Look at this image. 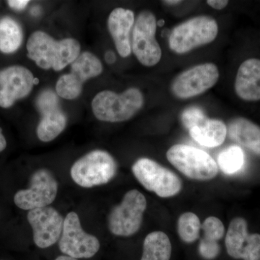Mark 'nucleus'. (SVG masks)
<instances>
[{
  "instance_id": "obj_1",
  "label": "nucleus",
  "mask_w": 260,
  "mask_h": 260,
  "mask_svg": "<svg viewBox=\"0 0 260 260\" xmlns=\"http://www.w3.org/2000/svg\"><path fill=\"white\" fill-rule=\"evenodd\" d=\"M28 57L44 70L60 71L80 56V45L73 39L56 41L43 31H36L26 45Z\"/></svg>"
},
{
  "instance_id": "obj_2",
  "label": "nucleus",
  "mask_w": 260,
  "mask_h": 260,
  "mask_svg": "<svg viewBox=\"0 0 260 260\" xmlns=\"http://www.w3.org/2000/svg\"><path fill=\"white\" fill-rule=\"evenodd\" d=\"M144 96L139 89L131 88L122 93L104 90L92 102L94 115L99 120L121 122L129 120L144 105Z\"/></svg>"
},
{
  "instance_id": "obj_3",
  "label": "nucleus",
  "mask_w": 260,
  "mask_h": 260,
  "mask_svg": "<svg viewBox=\"0 0 260 260\" xmlns=\"http://www.w3.org/2000/svg\"><path fill=\"white\" fill-rule=\"evenodd\" d=\"M218 34V24L208 15H198L174 27L169 38L171 50L184 54L214 42Z\"/></svg>"
},
{
  "instance_id": "obj_4",
  "label": "nucleus",
  "mask_w": 260,
  "mask_h": 260,
  "mask_svg": "<svg viewBox=\"0 0 260 260\" xmlns=\"http://www.w3.org/2000/svg\"><path fill=\"white\" fill-rule=\"evenodd\" d=\"M117 164L112 155L96 150L84 155L73 164L70 170L72 179L84 188L107 184L114 179Z\"/></svg>"
},
{
  "instance_id": "obj_5",
  "label": "nucleus",
  "mask_w": 260,
  "mask_h": 260,
  "mask_svg": "<svg viewBox=\"0 0 260 260\" xmlns=\"http://www.w3.org/2000/svg\"><path fill=\"white\" fill-rule=\"evenodd\" d=\"M167 158L181 174L193 180H211L218 173V164L209 154L189 145H173Z\"/></svg>"
},
{
  "instance_id": "obj_6",
  "label": "nucleus",
  "mask_w": 260,
  "mask_h": 260,
  "mask_svg": "<svg viewBox=\"0 0 260 260\" xmlns=\"http://www.w3.org/2000/svg\"><path fill=\"white\" fill-rule=\"evenodd\" d=\"M146 208L147 200L143 193L137 189L127 191L120 204L114 207L109 213V231L117 237L134 235L141 227Z\"/></svg>"
},
{
  "instance_id": "obj_7",
  "label": "nucleus",
  "mask_w": 260,
  "mask_h": 260,
  "mask_svg": "<svg viewBox=\"0 0 260 260\" xmlns=\"http://www.w3.org/2000/svg\"><path fill=\"white\" fill-rule=\"evenodd\" d=\"M135 178L147 190L160 198H172L182 188L181 179L170 169L148 158L138 159L132 167Z\"/></svg>"
},
{
  "instance_id": "obj_8",
  "label": "nucleus",
  "mask_w": 260,
  "mask_h": 260,
  "mask_svg": "<svg viewBox=\"0 0 260 260\" xmlns=\"http://www.w3.org/2000/svg\"><path fill=\"white\" fill-rule=\"evenodd\" d=\"M158 22L155 15L144 10L138 15L133 26L132 50L138 60L145 67H153L162 57V50L157 41Z\"/></svg>"
},
{
  "instance_id": "obj_9",
  "label": "nucleus",
  "mask_w": 260,
  "mask_h": 260,
  "mask_svg": "<svg viewBox=\"0 0 260 260\" xmlns=\"http://www.w3.org/2000/svg\"><path fill=\"white\" fill-rule=\"evenodd\" d=\"M100 246L97 237L83 230L78 214L70 212L67 215L59 240V249L63 254L75 259H88L97 254Z\"/></svg>"
},
{
  "instance_id": "obj_10",
  "label": "nucleus",
  "mask_w": 260,
  "mask_h": 260,
  "mask_svg": "<svg viewBox=\"0 0 260 260\" xmlns=\"http://www.w3.org/2000/svg\"><path fill=\"white\" fill-rule=\"evenodd\" d=\"M220 78L218 67L211 62L192 67L178 75L173 80L171 90L179 99L198 96L215 86Z\"/></svg>"
},
{
  "instance_id": "obj_11",
  "label": "nucleus",
  "mask_w": 260,
  "mask_h": 260,
  "mask_svg": "<svg viewBox=\"0 0 260 260\" xmlns=\"http://www.w3.org/2000/svg\"><path fill=\"white\" fill-rule=\"evenodd\" d=\"M103 71L102 62L90 52H84L71 64L69 74L60 77L56 85L59 96L73 100L80 95L83 83L90 78L99 76Z\"/></svg>"
},
{
  "instance_id": "obj_12",
  "label": "nucleus",
  "mask_w": 260,
  "mask_h": 260,
  "mask_svg": "<svg viewBox=\"0 0 260 260\" xmlns=\"http://www.w3.org/2000/svg\"><path fill=\"white\" fill-rule=\"evenodd\" d=\"M57 192L58 182L52 173L47 169H39L32 174L30 187L15 194V204L25 210L48 207L56 199Z\"/></svg>"
},
{
  "instance_id": "obj_13",
  "label": "nucleus",
  "mask_w": 260,
  "mask_h": 260,
  "mask_svg": "<svg viewBox=\"0 0 260 260\" xmlns=\"http://www.w3.org/2000/svg\"><path fill=\"white\" fill-rule=\"evenodd\" d=\"M27 219L32 227L34 242L38 247H50L60 239L64 218L54 208L48 206L29 210Z\"/></svg>"
},
{
  "instance_id": "obj_14",
  "label": "nucleus",
  "mask_w": 260,
  "mask_h": 260,
  "mask_svg": "<svg viewBox=\"0 0 260 260\" xmlns=\"http://www.w3.org/2000/svg\"><path fill=\"white\" fill-rule=\"evenodd\" d=\"M245 219L237 217L229 224L225 246L234 259L260 260V234H249Z\"/></svg>"
},
{
  "instance_id": "obj_15",
  "label": "nucleus",
  "mask_w": 260,
  "mask_h": 260,
  "mask_svg": "<svg viewBox=\"0 0 260 260\" xmlns=\"http://www.w3.org/2000/svg\"><path fill=\"white\" fill-rule=\"evenodd\" d=\"M39 80L23 66H11L0 71V107H11L26 97Z\"/></svg>"
},
{
  "instance_id": "obj_16",
  "label": "nucleus",
  "mask_w": 260,
  "mask_h": 260,
  "mask_svg": "<svg viewBox=\"0 0 260 260\" xmlns=\"http://www.w3.org/2000/svg\"><path fill=\"white\" fill-rule=\"evenodd\" d=\"M134 24V13L131 10L124 8H116L108 18V28L116 50L121 57L126 58L131 54L130 32Z\"/></svg>"
},
{
  "instance_id": "obj_17",
  "label": "nucleus",
  "mask_w": 260,
  "mask_h": 260,
  "mask_svg": "<svg viewBox=\"0 0 260 260\" xmlns=\"http://www.w3.org/2000/svg\"><path fill=\"white\" fill-rule=\"evenodd\" d=\"M234 88L243 101H260V59L251 58L243 61L237 71Z\"/></svg>"
},
{
  "instance_id": "obj_18",
  "label": "nucleus",
  "mask_w": 260,
  "mask_h": 260,
  "mask_svg": "<svg viewBox=\"0 0 260 260\" xmlns=\"http://www.w3.org/2000/svg\"><path fill=\"white\" fill-rule=\"evenodd\" d=\"M227 135L233 141L260 156V126L244 117L229 121Z\"/></svg>"
},
{
  "instance_id": "obj_19",
  "label": "nucleus",
  "mask_w": 260,
  "mask_h": 260,
  "mask_svg": "<svg viewBox=\"0 0 260 260\" xmlns=\"http://www.w3.org/2000/svg\"><path fill=\"white\" fill-rule=\"evenodd\" d=\"M189 135L200 145L207 148L220 146L227 136V126L219 119H208L201 125L189 130Z\"/></svg>"
},
{
  "instance_id": "obj_20",
  "label": "nucleus",
  "mask_w": 260,
  "mask_h": 260,
  "mask_svg": "<svg viewBox=\"0 0 260 260\" xmlns=\"http://www.w3.org/2000/svg\"><path fill=\"white\" fill-rule=\"evenodd\" d=\"M172 246L164 232H153L145 237L141 260H170Z\"/></svg>"
},
{
  "instance_id": "obj_21",
  "label": "nucleus",
  "mask_w": 260,
  "mask_h": 260,
  "mask_svg": "<svg viewBox=\"0 0 260 260\" xmlns=\"http://www.w3.org/2000/svg\"><path fill=\"white\" fill-rule=\"evenodd\" d=\"M66 124V116L60 109L44 114L38 125V138L42 142H50L62 133Z\"/></svg>"
},
{
  "instance_id": "obj_22",
  "label": "nucleus",
  "mask_w": 260,
  "mask_h": 260,
  "mask_svg": "<svg viewBox=\"0 0 260 260\" xmlns=\"http://www.w3.org/2000/svg\"><path fill=\"white\" fill-rule=\"evenodd\" d=\"M23 41L19 24L13 19L5 18L0 21V51L10 54L18 50Z\"/></svg>"
},
{
  "instance_id": "obj_23",
  "label": "nucleus",
  "mask_w": 260,
  "mask_h": 260,
  "mask_svg": "<svg viewBox=\"0 0 260 260\" xmlns=\"http://www.w3.org/2000/svg\"><path fill=\"white\" fill-rule=\"evenodd\" d=\"M218 167L221 172L232 175L242 169L244 164V154L242 149L232 145L223 150L218 156Z\"/></svg>"
},
{
  "instance_id": "obj_24",
  "label": "nucleus",
  "mask_w": 260,
  "mask_h": 260,
  "mask_svg": "<svg viewBox=\"0 0 260 260\" xmlns=\"http://www.w3.org/2000/svg\"><path fill=\"white\" fill-rule=\"evenodd\" d=\"M202 224L196 214L187 212L179 217L177 223V232L183 242L190 244L200 237Z\"/></svg>"
},
{
  "instance_id": "obj_25",
  "label": "nucleus",
  "mask_w": 260,
  "mask_h": 260,
  "mask_svg": "<svg viewBox=\"0 0 260 260\" xmlns=\"http://www.w3.org/2000/svg\"><path fill=\"white\" fill-rule=\"evenodd\" d=\"M201 229L204 233L203 239L209 242H218L225 234V228L220 219L210 216L205 219Z\"/></svg>"
},
{
  "instance_id": "obj_26",
  "label": "nucleus",
  "mask_w": 260,
  "mask_h": 260,
  "mask_svg": "<svg viewBox=\"0 0 260 260\" xmlns=\"http://www.w3.org/2000/svg\"><path fill=\"white\" fill-rule=\"evenodd\" d=\"M204 111L198 107H190L184 109L181 116L183 125L188 130L201 125L208 119Z\"/></svg>"
},
{
  "instance_id": "obj_27",
  "label": "nucleus",
  "mask_w": 260,
  "mask_h": 260,
  "mask_svg": "<svg viewBox=\"0 0 260 260\" xmlns=\"http://www.w3.org/2000/svg\"><path fill=\"white\" fill-rule=\"evenodd\" d=\"M37 107L42 115L59 109V100L57 95L51 90H44L38 98Z\"/></svg>"
},
{
  "instance_id": "obj_28",
  "label": "nucleus",
  "mask_w": 260,
  "mask_h": 260,
  "mask_svg": "<svg viewBox=\"0 0 260 260\" xmlns=\"http://www.w3.org/2000/svg\"><path fill=\"white\" fill-rule=\"evenodd\" d=\"M218 242H209L202 239L199 246L200 254L205 259H212L216 257L220 253Z\"/></svg>"
},
{
  "instance_id": "obj_29",
  "label": "nucleus",
  "mask_w": 260,
  "mask_h": 260,
  "mask_svg": "<svg viewBox=\"0 0 260 260\" xmlns=\"http://www.w3.org/2000/svg\"><path fill=\"white\" fill-rule=\"evenodd\" d=\"M10 8L15 10H23L26 8L29 3L28 0H10L8 1Z\"/></svg>"
},
{
  "instance_id": "obj_30",
  "label": "nucleus",
  "mask_w": 260,
  "mask_h": 260,
  "mask_svg": "<svg viewBox=\"0 0 260 260\" xmlns=\"http://www.w3.org/2000/svg\"><path fill=\"white\" fill-rule=\"evenodd\" d=\"M207 4L215 10H223L229 5V1L227 0H208Z\"/></svg>"
},
{
  "instance_id": "obj_31",
  "label": "nucleus",
  "mask_w": 260,
  "mask_h": 260,
  "mask_svg": "<svg viewBox=\"0 0 260 260\" xmlns=\"http://www.w3.org/2000/svg\"><path fill=\"white\" fill-rule=\"evenodd\" d=\"M105 60L108 64H113L116 60V56L113 51H107L105 54Z\"/></svg>"
},
{
  "instance_id": "obj_32",
  "label": "nucleus",
  "mask_w": 260,
  "mask_h": 260,
  "mask_svg": "<svg viewBox=\"0 0 260 260\" xmlns=\"http://www.w3.org/2000/svg\"><path fill=\"white\" fill-rule=\"evenodd\" d=\"M7 147V141L5 140L4 135L2 133V129H0V152L3 151Z\"/></svg>"
},
{
  "instance_id": "obj_33",
  "label": "nucleus",
  "mask_w": 260,
  "mask_h": 260,
  "mask_svg": "<svg viewBox=\"0 0 260 260\" xmlns=\"http://www.w3.org/2000/svg\"><path fill=\"white\" fill-rule=\"evenodd\" d=\"M55 260H78V259H75V258L71 257V256L68 255H61L57 256Z\"/></svg>"
},
{
  "instance_id": "obj_34",
  "label": "nucleus",
  "mask_w": 260,
  "mask_h": 260,
  "mask_svg": "<svg viewBox=\"0 0 260 260\" xmlns=\"http://www.w3.org/2000/svg\"><path fill=\"white\" fill-rule=\"evenodd\" d=\"M181 1H179V0H177V1H172V0H169V1H162V3H165L168 5H176L178 4H180Z\"/></svg>"
},
{
  "instance_id": "obj_35",
  "label": "nucleus",
  "mask_w": 260,
  "mask_h": 260,
  "mask_svg": "<svg viewBox=\"0 0 260 260\" xmlns=\"http://www.w3.org/2000/svg\"><path fill=\"white\" fill-rule=\"evenodd\" d=\"M31 13L34 15H38L40 13V8L39 7H35L32 8L31 10Z\"/></svg>"
},
{
  "instance_id": "obj_36",
  "label": "nucleus",
  "mask_w": 260,
  "mask_h": 260,
  "mask_svg": "<svg viewBox=\"0 0 260 260\" xmlns=\"http://www.w3.org/2000/svg\"><path fill=\"white\" fill-rule=\"evenodd\" d=\"M0 260H4V259H0Z\"/></svg>"
}]
</instances>
